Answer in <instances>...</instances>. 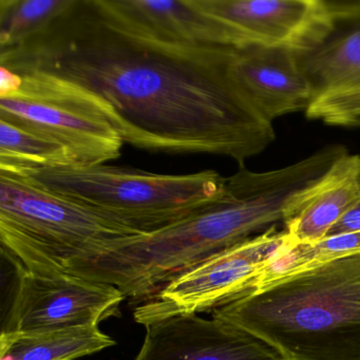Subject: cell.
<instances>
[{
  "instance_id": "7c38bea8",
  "label": "cell",
  "mask_w": 360,
  "mask_h": 360,
  "mask_svg": "<svg viewBox=\"0 0 360 360\" xmlns=\"http://www.w3.org/2000/svg\"><path fill=\"white\" fill-rule=\"evenodd\" d=\"M235 71L242 89L267 121L307 111L313 98L296 50L288 47H250L238 50Z\"/></svg>"
},
{
  "instance_id": "4fadbf2b",
  "label": "cell",
  "mask_w": 360,
  "mask_h": 360,
  "mask_svg": "<svg viewBox=\"0 0 360 360\" xmlns=\"http://www.w3.org/2000/svg\"><path fill=\"white\" fill-rule=\"evenodd\" d=\"M360 193V155L347 153L301 198L284 229L294 243L321 241Z\"/></svg>"
},
{
  "instance_id": "9a60e30c",
  "label": "cell",
  "mask_w": 360,
  "mask_h": 360,
  "mask_svg": "<svg viewBox=\"0 0 360 360\" xmlns=\"http://www.w3.org/2000/svg\"><path fill=\"white\" fill-rule=\"evenodd\" d=\"M117 341L98 324L0 333L1 360H77L115 347Z\"/></svg>"
},
{
  "instance_id": "ba28073f",
  "label": "cell",
  "mask_w": 360,
  "mask_h": 360,
  "mask_svg": "<svg viewBox=\"0 0 360 360\" xmlns=\"http://www.w3.org/2000/svg\"><path fill=\"white\" fill-rule=\"evenodd\" d=\"M288 240L285 229L274 226L205 259L168 282L153 300L136 307L134 320L144 324L168 316L206 313L245 296Z\"/></svg>"
},
{
  "instance_id": "3957f363",
  "label": "cell",
  "mask_w": 360,
  "mask_h": 360,
  "mask_svg": "<svg viewBox=\"0 0 360 360\" xmlns=\"http://www.w3.org/2000/svg\"><path fill=\"white\" fill-rule=\"evenodd\" d=\"M212 313L284 360H360V252L282 278Z\"/></svg>"
},
{
  "instance_id": "52a82bcc",
  "label": "cell",
  "mask_w": 360,
  "mask_h": 360,
  "mask_svg": "<svg viewBox=\"0 0 360 360\" xmlns=\"http://www.w3.org/2000/svg\"><path fill=\"white\" fill-rule=\"evenodd\" d=\"M296 54L313 91L305 115L360 128V0H326L321 27Z\"/></svg>"
},
{
  "instance_id": "8992f818",
  "label": "cell",
  "mask_w": 360,
  "mask_h": 360,
  "mask_svg": "<svg viewBox=\"0 0 360 360\" xmlns=\"http://www.w3.org/2000/svg\"><path fill=\"white\" fill-rule=\"evenodd\" d=\"M18 75L22 88L0 98V120L58 141L70 150L77 166L102 165L120 158L123 140L103 119L94 94L47 73Z\"/></svg>"
},
{
  "instance_id": "7a4b0ae2",
  "label": "cell",
  "mask_w": 360,
  "mask_h": 360,
  "mask_svg": "<svg viewBox=\"0 0 360 360\" xmlns=\"http://www.w3.org/2000/svg\"><path fill=\"white\" fill-rule=\"evenodd\" d=\"M328 146L280 169L241 167L227 178L220 199L160 231L138 236L98 263L92 280L126 297L148 296L205 259L286 222L305 191L345 153Z\"/></svg>"
},
{
  "instance_id": "ac0fdd59",
  "label": "cell",
  "mask_w": 360,
  "mask_h": 360,
  "mask_svg": "<svg viewBox=\"0 0 360 360\" xmlns=\"http://www.w3.org/2000/svg\"><path fill=\"white\" fill-rule=\"evenodd\" d=\"M358 231H360V193L326 237Z\"/></svg>"
},
{
  "instance_id": "2e32d148",
  "label": "cell",
  "mask_w": 360,
  "mask_h": 360,
  "mask_svg": "<svg viewBox=\"0 0 360 360\" xmlns=\"http://www.w3.org/2000/svg\"><path fill=\"white\" fill-rule=\"evenodd\" d=\"M77 166L58 141L24 126L0 120V169Z\"/></svg>"
},
{
  "instance_id": "8fae6325",
  "label": "cell",
  "mask_w": 360,
  "mask_h": 360,
  "mask_svg": "<svg viewBox=\"0 0 360 360\" xmlns=\"http://www.w3.org/2000/svg\"><path fill=\"white\" fill-rule=\"evenodd\" d=\"M222 22L231 47L302 49L321 27L326 0H198Z\"/></svg>"
},
{
  "instance_id": "e0dca14e",
  "label": "cell",
  "mask_w": 360,
  "mask_h": 360,
  "mask_svg": "<svg viewBox=\"0 0 360 360\" xmlns=\"http://www.w3.org/2000/svg\"><path fill=\"white\" fill-rule=\"evenodd\" d=\"M72 0H0V50L16 47L49 26Z\"/></svg>"
},
{
  "instance_id": "5b68a950",
  "label": "cell",
  "mask_w": 360,
  "mask_h": 360,
  "mask_svg": "<svg viewBox=\"0 0 360 360\" xmlns=\"http://www.w3.org/2000/svg\"><path fill=\"white\" fill-rule=\"evenodd\" d=\"M87 206L140 233H150L201 212L222 197L227 178L214 170L160 174L117 166L0 169Z\"/></svg>"
},
{
  "instance_id": "277c9868",
  "label": "cell",
  "mask_w": 360,
  "mask_h": 360,
  "mask_svg": "<svg viewBox=\"0 0 360 360\" xmlns=\"http://www.w3.org/2000/svg\"><path fill=\"white\" fill-rule=\"evenodd\" d=\"M136 233L18 176L0 172L4 254L29 271L86 278Z\"/></svg>"
},
{
  "instance_id": "30bf717a",
  "label": "cell",
  "mask_w": 360,
  "mask_h": 360,
  "mask_svg": "<svg viewBox=\"0 0 360 360\" xmlns=\"http://www.w3.org/2000/svg\"><path fill=\"white\" fill-rule=\"evenodd\" d=\"M134 360H284L275 349L219 318L181 314L145 322Z\"/></svg>"
},
{
  "instance_id": "9c48e42d",
  "label": "cell",
  "mask_w": 360,
  "mask_h": 360,
  "mask_svg": "<svg viewBox=\"0 0 360 360\" xmlns=\"http://www.w3.org/2000/svg\"><path fill=\"white\" fill-rule=\"evenodd\" d=\"M15 269L13 294L1 332H32L100 324L121 317L126 295L117 286L65 274Z\"/></svg>"
},
{
  "instance_id": "5bb4252c",
  "label": "cell",
  "mask_w": 360,
  "mask_h": 360,
  "mask_svg": "<svg viewBox=\"0 0 360 360\" xmlns=\"http://www.w3.org/2000/svg\"><path fill=\"white\" fill-rule=\"evenodd\" d=\"M110 3L128 20L168 41L198 47L233 48L224 25L205 11L198 0H110Z\"/></svg>"
},
{
  "instance_id": "d6986e66",
  "label": "cell",
  "mask_w": 360,
  "mask_h": 360,
  "mask_svg": "<svg viewBox=\"0 0 360 360\" xmlns=\"http://www.w3.org/2000/svg\"><path fill=\"white\" fill-rule=\"evenodd\" d=\"M22 79L18 73L0 66V98H8L20 91Z\"/></svg>"
},
{
  "instance_id": "6da1fadb",
  "label": "cell",
  "mask_w": 360,
  "mask_h": 360,
  "mask_svg": "<svg viewBox=\"0 0 360 360\" xmlns=\"http://www.w3.org/2000/svg\"><path fill=\"white\" fill-rule=\"evenodd\" d=\"M237 51L158 37L110 0H72L43 31L0 50V66L91 92L109 125L136 148L222 155L243 167L276 134L238 81Z\"/></svg>"
}]
</instances>
